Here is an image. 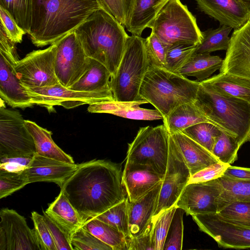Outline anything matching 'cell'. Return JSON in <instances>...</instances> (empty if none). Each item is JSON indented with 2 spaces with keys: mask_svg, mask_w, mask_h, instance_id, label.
Listing matches in <instances>:
<instances>
[{
  "mask_svg": "<svg viewBox=\"0 0 250 250\" xmlns=\"http://www.w3.org/2000/svg\"><path fill=\"white\" fill-rule=\"evenodd\" d=\"M120 165L104 160L78 164L61 188L83 224L124 201Z\"/></svg>",
  "mask_w": 250,
  "mask_h": 250,
  "instance_id": "cell-1",
  "label": "cell"
},
{
  "mask_svg": "<svg viewBox=\"0 0 250 250\" xmlns=\"http://www.w3.org/2000/svg\"><path fill=\"white\" fill-rule=\"evenodd\" d=\"M101 8L98 0H33L28 34L37 47L52 45Z\"/></svg>",
  "mask_w": 250,
  "mask_h": 250,
  "instance_id": "cell-2",
  "label": "cell"
},
{
  "mask_svg": "<svg viewBox=\"0 0 250 250\" xmlns=\"http://www.w3.org/2000/svg\"><path fill=\"white\" fill-rule=\"evenodd\" d=\"M74 31L86 56L102 63L113 75L122 60L129 37L125 27L101 8Z\"/></svg>",
  "mask_w": 250,
  "mask_h": 250,
  "instance_id": "cell-3",
  "label": "cell"
},
{
  "mask_svg": "<svg viewBox=\"0 0 250 250\" xmlns=\"http://www.w3.org/2000/svg\"><path fill=\"white\" fill-rule=\"evenodd\" d=\"M193 103L210 123L233 137L240 146L250 141V103L220 94L200 82Z\"/></svg>",
  "mask_w": 250,
  "mask_h": 250,
  "instance_id": "cell-4",
  "label": "cell"
},
{
  "mask_svg": "<svg viewBox=\"0 0 250 250\" xmlns=\"http://www.w3.org/2000/svg\"><path fill=\"white\" fill-rule=\"evenodd\" d=\"M199 85V82L178 73L149 66L140 95L158 110L164 119L177 106L193 103Z\"/></svg>",
  "mask_w": 250,
  "mask_h": 250,
  "instance_id": "cell-5",
  "label": "cell"
},
{
  "mask_svg": "<svg viewBox=\"0 0 250 250\" xmlns=\"http://www.w3.org/2000/svg\"><path fill=\"white\" fill-rule=\"evenodd\" d=\"M149 67L145 39L129 36L119 65L111 76L110 84L115 101L136 102L143 100L140 90Z\"/></svg>",
  "mask_w": 250,
  "mask_h": 250,
  "instance_id": "cell-6",
  "label": "cell"
},
{
  "mask_svg": "<svg viewBox=\"0 0 250 250\" xmlns=\"http://www.w3.org/2000/svg\"><path fill=\"white\" fill-rule=\"evenodd\" d=\"M148 28L167 49L177 44L197 45L203 39L196 18L180 0H170Z\"/></svg>",
  "mask_w": 250,
  "mask_h": 250,
  "instance_id": "cell-7",
  "label": "cell"
},
{
  "mask_svg": "<svg viewBox=\"0 0 250 250\" xmlns=\"http://www.w3.org/2000/svg\"><path fill=\"white\" fill-rule=\"evenodd\" d=\"M169 136L164 124L140 127L133 141L128 144L126 162L147 166L164 175L168 160Z\"/></svg>",
  "mask_w": 250,
  "mask_h": 250,
  "instance_id": "cell-8",
  "label": "cell"
},
{
  "mask_svg": "<svg viewBox=\"0 0 250 250\" xmlns=\"http://www.w3.org/2000/svg\"><path fill=\"white\" fill-rule=\"evenodd\" d=\"M21 114L0 107V158L33 157L36 149Z\"/></svg>",
  "mask_w": 250,
  "mask_h": 250,
  "instance_id": "cell-9",
  "label": "cell"
},
{
  "mask_svg": "<svg viewBox=\"0 0 250 250\" xmlns=\"http://www.w3.org/2000/svg\"><path fill=\"white\" fill-rule=\"evenodd\" d=\"M190 176L179 148L169 134L167 169L152 217L153 224L163 212L175 206L188 184Z\"/></svg>",
  "mask_w": 250,
  "mask_h": 250,
  "instance_id": "cell-10",
  "label": "cell"
},
{
  "mask_svg": "<svg viewBox=\"0 0 250 250\" xmlns=\"http://www.w3.org/2000/svg\"><path fill=\"white\" fill-rule=\"evenodd\" d=\"M56 42L55 74L59 83L69 88L87 70L90 58L86 56L74 31Z\"/></svg>",
  "mask_w": 250,
  "mask_h": 250,
  "instance_id": "cell-11",
  "label": "cell"
},
{
  "mask_svg": "<svg viewBox=\"0 0 250 250\" xmlns=\"http://www.w3.org/2000/svg\"><path fill=\"white\" fill-rule=\"evenodd\" d=\"M56 42L43 50H34L14 65L17 77L27 88L52 86L59 83L55 71Z\"/></svg>",
  "mask_w": 250,
  "mask_h": 250,
  "instance_id": "cell-12",
  "label": "cell"
},
{
  "mask_svg": "<svg viewBox=\"0 0 250 250\" xmlns=\"http://www.w3.org/2000/svg\"><path fill=\"white\" fill-rule=\"evenodd\" d=\"M26 88L34 104L45 107L51 111L56 105L70 109L83 104L114 100L112 92L75 91L60 83L42 87Z\"/></svg>",
  "mask_w": 250,
  "mask_h": 250,
  "instance_id": "cell-13",
  "label": "cell"
},
{
  "mask_svg": "<svg viewBox=\"0 0 250 250\" xmlns=\"http://www.w3.org/2000/svg\"><path fill=\"white\" fill-rule=\"evenodd\" d=\"M202 231L224 249H250V227L233 223L218 213L191 215Z\"/></svg>",
  "mask_w": 250,
  "mask_h": 250,
  "instance_id": "cell-14",
  "label": "cell"
},
{
  "mask_svg": "<svg viewBox=\"0 0 250 250\" xmlns=\"http://www.w3.org/2000/svg\"><path fill=\"white\" fill-rule=\"evenodd\" d=\"M0 250H41L34 229L16 211H0Z\"/></svg>",
  "mask_w": 250,
  "mask_h": 250,
  "instance_id": "cell-15",
  "label": "cell"
},
{
  "mask_svg": "<svg viewBox=\"0 0 250 250\" xmlns=\"http://www.w3.org/2000/svg\"><path fill=\"white\" fill-rule=\"evenodd\" d=\"M222 191L218 179L187 185L175 206L191 216L218 213L217 199Z\"/></svg>",
  "mask_w": 250,
  "mask_h": 250,
  "instance_id": "cell-16",
  "label": "cell"
},
{
  "mask_svg": "<svg viewBox=\"0 0 250 250\" xmlns=\"http://www.w3.org/2000/svg\"><path fill=\"white\" fill-rule=\"evenodd\" d=\"M219 70L250 79V20L234 30Z\"/></svg>",
  "mask_w": 250,
  "mask_h": 250,
  "instance_id": "cell-17",
  "label": "cell"
},
{
  "mask_svg": "<svg viewBox=\"0 0 250 250\" xmlns=\"http://www.w3.org/2000/svg\"><path fill=\"white\" fill-rule=\"evenodd\" d=\"M15 63L0 51V99L13 108L32 107L31 97L16 73Z\"/></svg>",
  "mask_w": 250,
  "mask_h": 250,
  "instance_id": "cell-18",
  "label": "cell"
},
{
  "mask_svg": "<svg viewBox=\"0 0 250 250\" xmlns=\"http://www.w3.org/2000/svg\"><path fill=\"white\" fill-rule=\"evenodd\" d=\"M164 175L144 165L125 162L122 183L129 202L143 197L162 183Z\"/></svg>",
  "mask_w": 250,
  "mask_h": 250,
  "instance_id": "cell-19",
  "label": "cell"
},
{
  "mask_svg": "<svg viewBox=\"0 0 250 250\" xmlns=\"http://www.w3.org/2000/svg\"><path fill=\"white\" fill-rule=\"evenodd\" d=\"M78 164H70L35 153L28 167L23 171L29 183L53 182L60 188L77 168Z\"/></svg>",
  "mask_w": 250,
  "mask_h": 250,
  "instance_id": "cell-20",
  "label": "cell"
},
{
  "mask_svg": "<svg viewBox=\"0 0 250 250\" xmlns=\"http://www.w3.org/2000/svg\"><path fill=\"white\" fill-rule=\"evenodd\" d=\"M198 8L226 25L237 30L250 19V12L239 0H195Z\"/></svg>",
  "mask_w": 250,
  "mask_h": 250,
  "instance_id": "cell-21",
  "label": "cell"
},
{
  "mask_svg": "<svg viewBox=\"0 0 250 250\" xmlns=\"http://www.w3.org/2000/svg\"><path fill=\"white\" fill-rule=\"evenodd\" d=\"M162 183L146 195L134 202L128 199V237H136L153 225L152 219L156 209Z\"/></svg>",
  "mask_w": 250,
  "mask_h": 250,
  "instance_id": "cell-22",
  "label": "cell"
},
{
  "mask_svg": "<svg viewBox=\"0 0 250 250\" xmlns=\"http://www.w3.org/2000/svg\"><path fill=\"white\" fill-rule=\"evenodd\" d=\"M147 103L148 102L146 100L136 102L106 101L89 104L87 110L90 113H108L132 120H163V115L157 109L140 107L141 105Z\"/></svg>",
  "mask_w": 250,
  "mask_h": 250,
  "instance_id": "cell-23",
  "label": "cell"
},
{
  "mask_svg": "<svg viewBox=\"0 0 250 250\" xmlns=\"http://www.w3.org/2000/svg\"><path fill=\"white\" fill-rule=\"evenodd\" d=\"M169 134L179 148L191 176L219 162L207 149L182 132Z\"/></svg>",
  "mask_w": 250,
  "mask_h": 250,
  "instance_id": "cell-24",
  "label": "cell"
},
{
  "mask_svg": "<svg viewBox=\"0 0 250 250\" xmlns=\"http://www.w3.org/2000/svg\"><path fill=\"white\" fill-rule=\"evenodd\" d=\"M170 0H131L125 27L132 35L141 36Z\"/></svg>",
  "mask_w": 250,
  "mask_h": 250,
  "instance_id": "cell-25",
  "label": "cell"
},
{
  "mask_svg": "<svg viewBox=\"0 0 250 250\" xmlns=\"http://www.w3.org/2000/svg\"><path fill=\"white\" fill-rule=\"evenodd\" d=\"M24 124L32 136L36 154L70 164H75L73 158L64 152L54 142L51 131L44 128L34 122L25 120Z\"/></svg>",
  "mask_w": 250,
  "mask_h": 250,
  "instance_id": "cell-26",
  "label": "cell"
},
{
  "mask_svg": "<svg viewBox=\"0 0 250 250\" xmlns=\"http://www.w3.org/2000/svg\"><path fill=\"white\" fill-rule=\"evenodd\" d=\"M111 74L102 63L90 58L87 70L70 89L79 91L112 92L110 81Z\"/></svg>",
  "mask_w": 250,
  "mask_h": 250,
  "instance_id": "cell-27",
  "label": "cell"
},
{
  "mask_svg": "<svg viewBox=\"0 0 250 250\" xmlns=\"http://www.w3.org/2000/svg\"><path fill=\"white\" fill-rule=\"evenodd\" d=\"M44 212L71 236L83 225L78 213L62 191Z\"/></svg>",
  "mask_w": 250,
  "mask_h": 250,
  "instance_id": "cell-28",
  "label": "cell"
},
{
  "mask_svg": "<svg viewBox=\"0 0 250 250\" xmlns=\"http://www.w3.org/2000/svg\"><path fill=\"white\" fill-rule=\"evenodd\" d=\"M217 92L250 103V79L220 73L202 81Z\"/></svg>",
  "mask_w": 250,
  "mask_h": 250,
  "instance_id": "cell-29",
  "label": "cell"
},
{
  "mask_svg": "<svg viewBox=\"0 0 250 250\" xmlns=\"http://www.w3.org/2000/svg\"><path fill=\"white\" fill-rule=\"evenodd\" d=\"M163 120L169 134L182 132L198 123L209 122L194 103L184 104L177 106Z\"/></svg>",
  "mask_w": 250,
  "mask_h": 250,
  "instance_id": "cell-30",
  "label": "cell"
},
{
  "mask_svg": "<svg viewBox=\"0 0 250 250\" xmlns=\"http://www.w3.org/2000/svg\"><path fill=\"white\" fill-rule=\"evenodd\" d=\"M223 59L218 56L210 54L194 53L178 74L187 77L192 76L200 82L209 77L220 69Z\"/></svg>",
  "mask_w": 250,
  "mask_h": 250,
  "instance_id": "cell-31",
  "label": "cell"
},
{
  "mask_svg": "<svg viewBox=\"0 0 250 250\" xmlns=\"http://www.w3.org/2000/svg\"><path fill=\"white\" fill-rule=\"evenodd\" d=\"M82 227L110 246L113 250H127L125 235L104 222L92 218L85 222Z\"/></svg>",
  "mask_w": 250,
  "mask_h": 250,
  "instance_id": "cell-32",
  "label": "cell"
},
{
  "mask_svg": "<svg viewBox=\"0 0 250 250\" xmlns=\"http://www.w3.org/2000/svg\"><path fill=\"white\" fill-rule=\"evenodd\" d=\"M218 179L222 191L217 199L218 213L233 202H250V181L233 180L223 176Z\"/></svg>",
  "mask_w": 250,
  "mask_h": 250,
  "instance_id": "cell-33",
  "label": "cell"
},
{
  "mask_svg": "<svg viewBox=\"0 0 250 250\" xmlns=\"http://www.w3.org/2000/svg\"><path fill=\"white\" fill-rule=\"evenodd\" d=\"M232 28L226 25H221L215 29H209L202 31L203 36L200 43L196 46L195 53L210 54L218 50H227L230 41L229 35Z\"/></svg>",
  "mask_w": 250,
  "mask_h": 250,
  "instance_id": "cell-34",
  "label": "cell"
},
{
  "mask_svg": "<svg viewBox=\"0 0 250 250\" xmlns=\"http://www.w3.org/2000/svg\"><path fill=\"white\" fill-rule=\"evenodd\" d=\"M0 6L5 9L26 33L30 31L33 0H0Z\"/></svg>",
  "mask_w": 250,
  "mask_h": 250,
  "instance_id": "cell-35",
  "label": "cell"
},
{
  "mask_svg": "<svg viewBox=\"0 0 250 250\" xmlns=\"http://www.w3.org/2000/svg\"><path fill=\"white\" fill-rule=\"evenodd\" d=\"M221 131L209 122L198 123L182 132L203 146L211 153L214 144Z\"/></svg>",
  "mask_w": 250,
  "mask_h": 250,
  "instance_id": "cell-36",
  "label": "cell"
},
{
  "mask_svg": "<svg viewBox=\"0 0 250 250\" xmlns=\"http://www.w3.org/2000/svg\"><path fill=\"white\" fill-rule=\"evenodd\" d=\"M128 198L94 217L110 225L128 237Z\"/></svg>",
  "mask_w": 250,
  "mask_h": 250,
  "instance_id": "cell-37",
  "label": "cell"
},
{
  "mask_svg": "<svg viewBox=\"0 0 250 250\" xmlns=\"http://www.w3.org/2000/svg\"><path fill=\"white\" fill-rule=\"evenodd\" d=\"M240 147L233 137L221 131L214 144L211 154L219 162L230 165L237 159Z\"/></svg>",
  "mask_w": 250,
  "mask_h": 250,
  "instance_id": "cell-38",
  "label": "cell"
},
{
  "mask_svg": "<svg viewBox=\"0 0 250 250\" xmlns=\"http://www.w3.org/2000/svg\"><path fill=\"white\" fill-rule=\"evenodd\" d=\"M196 46L177 44L168 47L166 52V69L178 73L194 54Z\"/></svg>",
  "mask_w": 250,
  "mask_h": 250,
  "instance_id": "cell-39",
  "label": "cell"
},
{
  "mask_svg": "<svg viewBox=\"0 0 250 250\" xmlns=\"http://www.w3.org/2000/svg\"><path fill=\"white\" fill-rule=\"evenodd\" d=\"M185 211L176 208L165 240L163 250H181L183 240V214Z\"/></svg>",
  "mask_w": 250,
  "mask_h": 250,
  "instance_id": "cell-40",
  "label": "cell"
},
{
  "mask_svg": "<svg viewBox=\"0 0 250 250\" xmlns=\"http://www.w3.org/2000/svg\"><path fill=\"white\" fill-rule=\"evenodd\" d=\"M176 207L163 212L153 224L152 241L154 250H163L165 240Z\"/></svg>",
  "mask_w": 250,
  "mask_h": 250,
  "instance_id": "cell-41",
  "label": "cell"
},
{
  "mask_svg": "<svg viewBox=\"0 0 250 250\" xmlns=\"http://www.w3.org/2000/svg\"><path fill=\"white\" fill-rule=\"evenodd\" d=\"M71 243L74 250H113L110 246L82 227L72 234Z\"/></svg>",
  "mask_w": 250,
  "mask_h": 250,
  "instance_id": "cell-42",
  "label": "cell"
},
{
  "mask_svg": "<svg viewBox=\"0 0 250 250\" xmlns=\"http://www.w3.org/2000/svg\"><path fill=\"white\" fill-rule=\"evenodd\" d=\"M217 213L233 223L250 227V202H233Z\"/></svg>",
  "mask_w": 250,
  "mask_h": 250,
  "instance_id": "cell-43",
  "label": "cell"
},
{
  "mask_svg": "<svg viewBox=\"0 0 250 250\" xmlns=\"http://www.w3.org/2000/svg\"><path fill=\"white\" fill-rule=\"evenodd\" d=\"M145 46L150 66L166 68L167 48L153 33L145 39Z\"/></svg>",
  "mask_w": 250,
  "mask_h": 250,
  "instance_id": "cell-44",
  "label": "cell"
},
{
  "mask_svg": "<svg viewBox=\"0 0 250 250\" xmlns=\"http://www.w3.org/2000/svg\"><path fill=\"white\" fill-rule=\"evenodd\" d=\"M28 184L23 172L18 173L0 170V199L10 195Z\"/></svg>",
  "mask_w": 250,
  "mask_h": 250,
  "instance_id": "cell-45",
  "label": "cell"
},
{
  "mask_svg": "<svg viewBox=\"0 0 250 250\" xmlns=\"http://www.w3.org/2000/svg\"><path fill=\"white\" fill-rule=\"evenodd\" d=\"M34 230L41 250H57L50 230L43 216L36 211L31 213Z\"/></svg>",
  "mask_w": 250,
  "mask_h": 250,
  "instance_id": "cell-46",
  "label": "cell"
},
{
  "mask_svg": "<svg viewBox=\"0 0 250 250\" xmlns=\"http://www.w3.org/2000/svg\"><path fill=\"white\" fill-rule=\"evenodd\" d=\"M43 216L51 233L57 250H74L71 243V236L44 211L43 212Z\"/></svg>",
  "mask_w": 250,
  "mask_h": 250,
  "instance_id": "cell-47",
  "label": "cell"
},
{
  "mask_svg": "<svg viewBox=\"0 0 250 250\" xmlns=\"http://www.w3.org/2000/svg\"><path fill=\"white\" fill-rule=\"evenodd\" d=\"M102 8L113 16L125 27L131 0H98Z\"/></svg>",
  "mask_w": 250,
  "mask_h": 250,
  "instance_id": "cell-48",
  "label": "cell"
},
{
  "mask_svg": "<svg viewBox=\"0 0 250 250\" xmlns=\"http://www.w3.org/2000/svg\"><path fill=\"white\" fill-rule=\"evenodd\" d=\"M229 165L220 162L210 165L190 176L188 184L206 182L219 178L223 176Z\"/></svg>",
  "mask_w": 250,
  "mask_h": 250,
  "instance_id": "cell-49",
  "label": "cell"
},
{
  "mask_svg": "<svg viewBox=\"0 0 250 250\" xmlns=\"http://www.w3.org/2000/svg\"><path fill=\"white\" fill-rule=\"evenodd\" d=\"M0 23L9 39L14 43H21L26 33L17 23L10 14L0 6Z\"/></svg>",
  "mask_w": 250,
  "mask_h": 250,
  "instance_id": "cell-50",
  "label": "cell"
},
{
  "mask_svg": "<svg viewBox=\"0 0 250 250\" xmlns=\"http://www.w3.org/2000/svg\"><path fill=\"white\" fill-rule=\"evenodd\" d=\"M153 225L139 236L133 238L126 239L127 250H154L152 241Z\"/></svg>",
  "mask_w": 250,
  "mask_h": 250,
  "instance_id": "cell-51",
  "label": "cell"
},
{
  "mask_svg": "<svg viewBox=\"0 0 250 250\" xmlns=\"http://www.w3.org/2000/svg\"><path fill=\"white\" fill-rule=\"evenodd\" d=\"M223 176L233 180L250 181V168L229 165Z\"/></svg>",
  "mask_w": 250,
  "mask_h": 250,
  "instance_id": "cell-52",
  "label": "cell"
},
{
  "mask_svg": "<svg viewBox=\"0 0 250 250\" xmlns=\"http://www.w3.org/2000/svg\"><path fill=\"white\" fill-rule=\"evenodd\" d=\"M27 167L14 162L0 163V170L11 172L22 173Z\"/></svg>",
  "mask_w": 250,
  "mask_h": 250,
  "instance_id": "cell-53",
  "label": "cell"
},
{
  "mask_svg": "<svg viewBox=\"0 0 250 250\" xmlns=\"http://www.w3.org/2000/svg\"><path fill=\"white\" fill-rule=\"evenodd\" d=\"M34 157V156H33ZM33 157H15L10 158H0V163L5 162H14L26 167L31 163Z\"/></svg>",
  "mask_w": 250,
  "mask_h": 250,
  "instance_id": "cell-54",
  "label": "cell"
},
{
  "mask_svg": "<svg viewBox=\"0 0 250 250\" xmlns=\"http://www.w3.org/2000/svg\"><path fill=\"white\" fill-rule=\"evenodd\" d=\"M250 12V0H239Z\"/></svg>",
  "mask_w": 250,
  "mask_h": 250,
  "instance_id": "cell-55",
  "label": "cell"
},
{
  "mask_svg": "<svg viewBox=\"0 0 250 250\" xmlns=\"http://www.w3.org/2000/svg\"></svg>",
  "mask_w": 250,
  "mask_h": 250,
  "instance_id": "cell-56",
  "label": "cell"
}]
</instances>
